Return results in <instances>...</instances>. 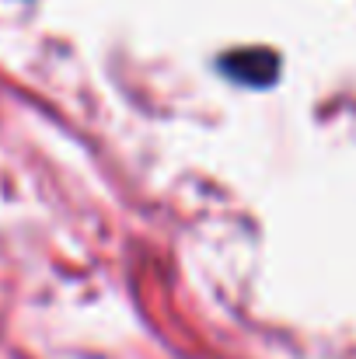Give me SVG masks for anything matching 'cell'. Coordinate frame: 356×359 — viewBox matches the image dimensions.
Returning a JSON list of instances; mask_svg holds the SVG:
<instances>
[{"instance_id": "6da1fadb", "label": "cell", "mask_w": 356, "mask_h": 359, "mask_svg": "<svg viewBox=\"0 0 356 359\" xmlns=\"http://www.w3.org/2000/svg\"><path fill=\"white\" fill-rule=\"evenodd\" d=\"M272 56L269 53H237L224 60V70L235 77V81H248V84H265L272 77V70H258V63H269Z\"/></svg>"}]
</instances>
